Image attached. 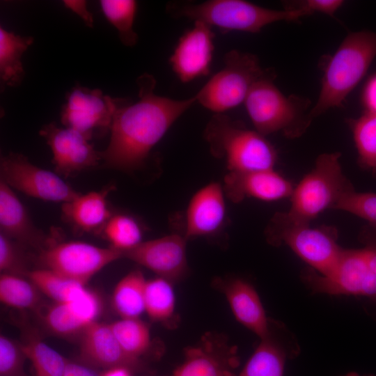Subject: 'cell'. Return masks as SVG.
Instances as JSON below:
<instances>
[{"instance_id":"cell-1","label":"cell","mask_w":376,"mask_h":376,"mask_svg":"<svg viewBox=\"0 0 376 376\" xmlns=\"http://www.w3.org/2000/svg\"><path fill=\"white\" fill-rule=\"evenodd\" d=\"M136 83L137 102L116 98L110 141L100 152L108 168L130 171L141 166L172 125L196 102L195 96L175 100L157 95L156 80L148 73L139 77Z\"/></svg>"},{"instance_id":"cell-2","label":"cell","mask_w":376,"mask_h":376,"mask_svg":"<svg viewBox=\"0 0 376 376\" xmlns=\"http://www.w3.org/2000/svg\"><path fill=\"white\" fill-rule=\"evenodd\" d=\"M340 157V152L319 155L311 171L294 187L289 210L276 213L268 226L308 225L324 210L333 209L340 197L354 188L343 173Z\"/></svg>"},{"instance_id":"cell-3","label":"cell","mask_w":376,"mask_h":376,"mask_svg":"<svg viewBox=\"0 0 376 376\" xmlns=\"http://www.w3.org/2000/svg\"><path fill=\"white\" fill-rule=\"evenodd\" d=\"M375 57L376 32L362 30L348 33L325 65L318 99L310 111L311 119L340 107Z\"/></svg>"},{"instance_id":"cell-4","label":"cell","mask_w":376,"mask_h":376,"mask_svg":"<svg viewBox=\"0 0 376 376\" xmlns=\"http://www.w3.org/2000/svg\"><path fill=\"white\" fill-rule=\"evenodd\" d=\"M167 10L175 17H185L216 26L225 33H256L280 21H296L309 14L302 10H276L244 0H208L201 3L171 2Z\"/></svg>"},{"instance_id":"cell-5","label":"cell","mask_w":376,"mask_h":376,"mask_svg":"<svg viewBox=\"0 0 376 376\" xmlns=\"http://www.w3.org/2000/svg\"><path fill=\"white\" fill-rule=\"evenodd\" d=\"M272 70L257 80L244 104L256 131L263 136L276 132L289 138L301 136L311 123V101L297 95H285L274 83Z\"/></svg>"},{"instance_id":"cell-6","label":"cell","mask_w":376,"mask_h":376,"mask_svg":"<svg viewBox=\"0 0 376 376\" xmlns=\"http://www.w3.org/2000/svg\"><path fill=\"white\" fill-rule=\"evenodd\" d=\"M204 137L211 152L225 159L228 172L274 169L276 151L265 136L246 129L224 113L211 118Z\"/></svg>"},{"instance_id":"cell-7","label":"cell","mask_w":376,"mask_h":376,"mask_svg":"<svg viewBox=\"0 0 376 376\" xmlns=\"http://www.w3.org/2000/svg\"><path fill=\"white\" fill-rule=\"evenodd\" d=\"M301 279L313 293L352 295L376 300V239L366 238L364 246L343 249L326 274L306 269Z\"/></svg>"},{"instance_id":"cell-8","label":"cell","mask_w":376,"mask_h":376,"mask_svg":"<svg viewBox=\"0 0 376 376\" xmlns=\"http://www.w3.org/2000/svg\"><path fill=\"white\" fill-rule=\"evenodd\" d=\"M269 70L261 67L256 55L233 49L226 54L224 68L194 95L196 102L223 113L244 102L254 83Z\"/></svg>"},{"instance_id":"cell-9","label":"cell","mask_w":376,"mask_h":376,"mask_svg":"<svg viewBox=\"0 0 376 376\" xmlns=\"http://www.w3.org/2000/svg\"><path fill=\"white\" fill-rule=\"evenodd\" d=\"M266 236L273 245L289 246L312 269L322 275L333 268L343 249L338 243V232L332 226L313 228L308 224L267 227Z\"/></svg>"},{"instance_id":"cell-10","label":"cell","mask_w":376,"mask_h":376,"mask_svg":"<svg viewBox=\"0 0 376 376\" xmlns=\"http://www.w3.org/2000/svg\"><path fill=\"white\" fill-rule=\"evenodd\" d=\"M120 258L123 252L111 246L100 247L79 241L53 244L40 255L45 269L84 285L99 271Z\"/></svg>"},{"instance_id":"cell-11","label":"cell","mask_w":376,"mask_h":376,"mask_svg":"<svg viewBox=\"0 0 376 376\" xmlns=\"http://www.w3.org/2000/svg\"><path fill=\"white\" fill-rule=\"evenodd\" d=\"M1 179L12 189L46 201L70 202L80 194L56 173L10 153L1 159Z\"/></svg>"},{"instance_id":"cell-12","label":"cell","mask_w":376,"mask_h":376,"mask_svg":"<svg viewBox=\"0 0 376 376\" xmlns=\"http://www.w3.org/2000/svg\"><path fill=\"white\" fill-rule=\"evenodd\" d=\"M61 111V122L92 139L93 135L110 130L116 98L104 95L97 88L74 87L66 96Z\"/></svg>"},{"instance_id":"cell-13","label":"cell","mask_w":376,"mask_h":376,"mask_svg":"<svg viewBox=\"0 0 376 376\" xmlns=\"http://www.w3.org/2000/svg\"><path fill=\"white\" fill-rule=\"evenodd\" d=\"M186 240L185 236L173 234L142 241L134 248L123 252V257L173 282L187 272Z\"/></svg>"},{"instance_id":"cell-14","label":"cell","mask_w":376,"mask_h":376,"mask_svg":"<svg viewBox=\"0 0 376 376\" xmlns=\"http://www.w3.org/2000/svg\"><path fill=\"white\" fill-rule=\"evenodd\" d=\"M194 22L179 38L170 57L173 72L184 83L210 72L214 49L212 27L201 21Z\"/></svg>"},{"instance_id":"cell-15","label":"cell","mask_w":376,"mask_h":376,"mask_svg":"<svg viewBox=\"0 0 376 376\" xmlns=\"http://www.w3.org/2000/svg\"><path fill=\"white\" fill-rule=\"evenodd\" d=\"M49 146L53 162L60 173L69 175L98 164L100 152L95 150L91 140L72 128H61L55 123L42 127L40 131Z\"/></svg>"},{"instance_id":"cell-16","label":"cell","mask_w":376,"mask_h":376,"mask_svg":"<svg viewBox=\"0 0 376 376\" xmlns=\"http://www.w3.org/2000/svg\"><path fill=\"white\" fill-rule=\"evenodd\" d=\"M226 196L239 203L246 198L273 201L290 197L293 186L274 169L251 172H228L224 182Z\"/></svg>"},{"instance_id":"cell-17","label":"cell","mask_w":376,"mask_h":376,"mask_svg":"<svg viewBox=\"0 0 376 376\" xmlns=\"http://www.w3.org/2000/svg\"><path fill=\"white\" fill-rule=\"evenodd\" d=\"M225 192L217 182L198 190L191 198L185 214L186 239L214 233L226 216Z\"/></svg>"},{"instance_id":"cell-18","label":"cell","mask_w":376,"mask_h":376,"mask_svg":"<svg viewBox=\"0 0 376 376\" xmlns=\"http://www.w3.org/2000/svg\"><path fill=\"white\" fill-rule=\"evenodd\" d=\"M299 347L295 336L281 328L275 334L270 322L269 334L260 342L237 376H283L287 359L295 357Z\"/></svg>"},{"instance_id":"cell-19","label":"cell","mask_w":376,"mask_h":376,"mask_svg":"<svg viewBox=\"0 0 376 376\" xmlns=\"http://www.w3.org/2000/svg\"><path fill=\"white\" fill-rule=\"evenodd\" d=\"M80 357L86 364L105 369L123 366L132 370L140 363L123 350L109 324L97 321L82 332Z\"/></svg>"},{"instance_id":"cell-20","label":"cell","mask_w":376,"mask_h":376,"mask_svg":"<svg viewBox=\"0 0 376 376\" xmlns=\"http://www.w3.org/2000/svg\"><path fill=\"white\" fill-rule=\"evenodd\" d=\"M221 288L235 319L260 338L266 337L270 321L254 287L242 279L235 278L223 283Z\"/></svg>"},{"instance_id":"cell-21","label":"cell","mask_w":376,"mask_h":376,"mask_svg":"<svg viewBox=\"0 0 376 376\" xmlns=\"http://www.w3.org/2000/svg\"><path fill=\"white\" fill-rule=\"evenodd\" d=\"M1 233L10 238L35 244L42 235L31 220L24 205L3 180L0 182Z\"/></svg>"},{"instance_id":"cell-22","label":"cell","mask_w":376,"mask_h":376,"mask_svg":"<svg viewBox=\"0 0 376 376\" xmlns=\"http://www.w3.org/2000/svg\"><path fill=\"white\" fill-rule=\"evenodd\" d=\"M109 191L102 190L79 194L74 200L63 204V214L83 231L103 228L111 217L107 201Z\"/></svg>"},{"instance_id":"cell-23","label":"cell","mask_w":376,"mask_h":376,"mask_svg":"<svg viewBox=\"0 0 376 376\" xmlns=\"http://www.w3.org/2000/svg\"><path fill=\"white\" fill-rule=\"evenodd\" d=\"M236 361L224 357L210 347H194L186 351L183 362L171 376H235L232 370Z\"/></svg>"},{"instance_id":"cell-24","label":"cell","mask_w":376,"mask_h":376,"mask_svg":"<svg viewBox=\"0 0 376 376\" xmlns=\"http://www.w3.org/2000/svg\"><path fill=\"white\" fill-rule=\"evenodd\" d=\"M33 42L31 36H17L0 28V77L1 88L19 86L24 77L21 58Z\"/></svg>"},{"instance_id":"cell-25","label":"cell","mask_w":376,"mask_h":376,"mask_svg":"<svg viewBox=\"0 0 376 376\" xmlns=\"http://www.w3.org/2000/svg\"><path fill=\"white\" fill-rule=\"evenodd\" d=\"M146 279L139 270L123 277L114 288L112 304L120 318H139L145 313Z\"/></svg>"},{"instance_id":"cell-26","label":"cell","mask_w":376,"mask_h":376,"mask_svg":"<svg viewBox=\"0 0 376 376\" xmlns=\"http://www.w3.org/2000/svg\"><path fill=\"white\" fill-rule=\"evenodd\" d=\"M47 328L59 336H71L83 332L92 324L81 305L77 300L55 302L44 315Z\"/></svg>"},{"instance_id":"cell-27","label":"cell","mask_w":376,"mask_h":376,"mask_svg":"<svg viewBox=\"0 0 376 376\" xmlns=\"http://www.w3.org/2000/svg\"><path fill=\"white\" fill-rule=\"evenodd\" d=\"M175 295L172 281L156 277L147 280L145 288V313L155 322L172 320L175 311Z\"/></svg>"},{"instance_id":"cell-28","label":"cell","mask_w":376,"mask_h":376,"mask_svg":"<svg viewBox=\"0 0 376 376\" xmlns=\"http://www.w3.org/2000/svg\"><path fill=\"white\" fill-rule=\"evenodd\" d=\"M359 165L376 173V113L364 112L348 120Z\"/></svg>"},{"instance_id":"cell-29","label":"cell","mask_w":376,"mask_h":376,"mask_svg":"<svg viewBox=\"0 0 376 376\" xmlns=\"http://www.w3.org/2000/svg\"><path fill=\"white\" fill-rule=\"evenodd\" d=\"M123 350L131 357L139 360L150 347V328L139 318H120L109 324Z\"/></svg>"},{"instance_id":"cell-30","label":"cell","mask_w":376,"mask_h":376,"mask_svg":"<svg viewBox=\"0 0 376 376\" xmlns=\"http://www.w3.org/2000/svg\"><path fill=\"white\" fill-rule=\"evenodd\" d=\"M27 274L38 289L55 302L71 301L86 288L84 284L47 269H35Z\"/></svg>"},{"instance_id":"cell-31","label":"cell","mask_w":376,"mask_h":376,"mask_svg":"<svg viewBox=\"0 0 376 376\" xmlns=\"http://www.w3.org/2000/svg\"><path fill=\"white\" fill-rule=\"evenodd\" d=\"M20 345L36 376H63L68 361L47 343L34 337Z\"/></svg>"},{"instance_id":"cell-32","label":"cell","mask_w":376,"mask_h":376,"mask_svg":"<svg viewBox=\"0 0 376 376\" xmlns=\"http://www.w3.org/2000/svg\"><path fill=\"white\" fill-rule=\"evenodd\" d=\"M40 292L30 280L15 274H1L0 301L8 306L19 309L35 308L40 300Z\"/></svg>"},{"instance_id":"cell-33","label":"cell","mask_w":376,"mask_h":376,"mask_svg":"<svg viewBox=\"0 0 376 376\" xmlns=\"http://www.w3.org/2000/svg\"><path fill=\"white\" fill-rule=\"evenodd\" d=\"M100 5L106 17L118 30L120 41L125 46H134L138 40L133 29L136 2L134 0H102Z\"/></svg>"},{"instance_id":"cell-34","label":"cell","mask_w":376,"mask_h":376,"mask_svg":"<svg viewBox=\"0 0 376 376\" xmlns=\"http://www.w3.org/2000/svg\"><path fill=\"white\" fill-rule=\"evenodd\" d=\"M103 230L111 246L123 253L134 248L142 242V231L139 225L128 215L111 216Z\"/></svg>"},{"instance_id":"cell-35","label":"cell","mask_w":376,"mask_h":376,"mask_svg":"<svg viewBox=\"0 0 376 376\" xmlns=\"http://www.w3.org/2000/svg\"><path fill=\"white\" fill-rule=\"evenodd\" d=\"M333 209L358 216L376 228V193L357 192L352 188L340 197Z\"/></svg>"},{"instance_id":"cell-36","label":"cell","mask_w":376,"mask_h":376,"mask_svg":"<svg viewBox=\"0 0 376 376\" xmlns=\"http://www.w3.org/2000/svg\"><path fill=\"white\" fill-rule=\"evenodd\" d=\"M27 359L20 344L0 336V376H28L24 370Z\"/></svg>"},{"instance_id":"cell-37","label":"cell","mask_w":376,"mask_h":376,"mask_svg":"<svg viewBox=\"0 0 376 376\" xmlns=\"http://www.w3.org/2000/svg\"><path fill=\"white\" fill-rule=\"evenodd\" d=\"M342 0H301L283 2L285 9L302 10L309 15L320 13L334 17L335 13L343 5Z\"/></svg>"},{"instance_id":"cell-38","label":"cell","mask_w":376,"mask_h":376,"mask_svg":"<svg viewBox=\"0 0 376 376\" xmlns=\"http://www.w3.org/2000/svg\"><path fill=\"white\" fill-rule=\"evenodd\" d=\"M18 252L11 238L0 233V270L1 273L14 274L19 269Z\"/></svg>"},{"instance_id":"cell-39","label":"cell","mask_w":376,"mask_h":376,"mask_svg":"<svg viewBox=\"0 0 376 376\" xmlns=\"http://www.w3.org/2000/svg\"><path fill=\"white\" fill-rule=\"evenodd\" d=\"M364 112L376 113V72L365 83L361 95Z\"/></svg>"},{"instance_id":"cell-40","label":"cell","mask_w":376,"mask_h":376,"mask_svg":"<svg viewBox=\"0 0 376 376\" xmlns=\"http://www.w3.org/2000/svg\"><path fill=\"white\" fill-rule=\"evenodd\" d=\"M66 7L79 15L88 26H93V18L92 14L86 8L85 1L65 0L63 1Z\"/></svg>"},{"instance_id":"cell-41","label":"cell","mask_w":376,"mask_h":376,"mask_svg":"<svg viewBox=\"0 0 376 376\" xmlns=\"http://www.w3.org/2000/svg\"><path fill=\"white\" fill-rule=\"evenodd\" d=\"M63 376H100V375L86 364L68 361Z\"/></svg>"},{"instance_id":"cell-42","label":"cell","mask_w":376,"mask_h":376,"mask_svg":"<svg viewBox=\"0 0 376 376\" xmlns=\"http://www.w3.org/2000/svg\"><path fill=\"white\" fill-rule=\"evenodd\" d=\"M131 370L126 367H113L106 369L100 376H132Z\"/></svg>"},{"instance_id":"cell-43","label":"cell","mask_w":376,"mask_h":376,"mask_svg":"<svg viewBox=\"0 0 376 376\" xmlns=\"http://www.w3.org/2000/svg\"><path fill=\"white\" fill-rule=\"evenodd\" d=\"M342 376H376V375H372V374L360 375L357 373L351 372V373H348L345 374V375H342Z\"/></svg>"}]
</instances>
